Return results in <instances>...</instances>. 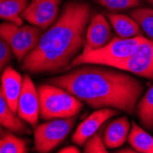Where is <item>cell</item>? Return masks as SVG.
<instances>
[{
	"mask_svg": "<svg viewBox=\"0 0 153 153\" xmlns=\"http://www.w3.org/2000/svg\"><path fill=\"white\" fill-rule=\"evenodd\" d=\"M90 16L89 5L67 3L58 19L42 34L37 47L21 62L23 70L33 74L69 70L83 47Z\"/></svg>",
	"mask_w": 153,
	"mask_h": 153,
	"instance_id": "1",
	"label": "cell"
},
{
	"mask_svg": "<svg viewBox=\"0 0 153 153\" xmlns=\"http://www.w3.org/2000/svg\"><path fill=\"white\" fill-rule=\"evenodd\" d=\"M49 83L61 87L94 109L115 108L132 114L143 92L137 79L114 69L83 66L53 77Z\"/></svg>",
	"mask_w": 153,
	"mask_h": 153,
	"instance_id": "2",
	"label": "cell"
},
{
	"mask_svg": "<svg viewBox=\"0 0 153 153\" xmlns=\"http://www.w3.org/2000/svg\"><path fill=\"white\" fill-rule=\"evenodd\" d=\"M146 39L142 35L129 39L115 37L104 47L94 50L82 58L75 57L70 65V69L80 64H99L117 69Z\"/></svg>",
	"mask_w": 153,
	"mask_h": 153,
	"instance_id": "3",
	"label": "cell"
},
{
	"mask_svg": "<svg viewBox=\"0 0 153 153\" xmlns=\"http://www.w3.org/2000/svg\"><path fill=\"white\" fill-rule=\"evenodd\" d=\"M40 112L42 119L68 118L75 117L83 105L81 100L66 90L49 85H41L39 89Z\"/></svg>",
	"mask_w": 153,
	"mask_h": 153,
	"instance_id": "4",
	"label": "cell"
},
{
	"mask_svg": "<svg viewBox=\"0 0 153 153\" xmlns=\"http://www.w3.org/2000/svg\"><path fill=\"white\" fill-rule=\"evenodd\" d=\"M43 30L34 25H17L12 22L0 24V34L8 43L19 62L32 51L42 36Z\"/></svg>",
	"mask_w": 153,
	"mask_h": 153,
	"instance_id": "5",
	"label": "cell"
},
{
	"mask_svg": "<svg viewBox=\"0 0 153 153\" xmlns=\"http://www.w3.org/2000/svg\"><path fill=\"white\" fill-rule=\"evenodd\" d=\"M75 118H55L40 124L34 129V148L39 153H47L62 143L71 132Z\"/></svg>",
	"mask_w": 153,
	"mask_h": 153,
	"instance_id": "6",
	"label": "cell"
},
{
	"mask_svg": "<svg viewBox=\"0 0 153 153\" xmlns=\"http://www.w3.org/2000/svg\"><path fill=\"white\" fill-rule=\"evenodd\" d=\"M62 0H31L21 17L41 30H48L57 20Z\"/></svg>",
	"mask_w": 153,
	"mask_h": 153,
	"instance_id": "7",
	"label": "cell"
},
{
	"mask_svg": "<svg viewBox=\"0 0 153 153\" xmlns=\"http://www.w3.org/2000/svg\"><path fill=\"white\" fill-rule=\"evenodd\" d=\"M40 112L39 92L29 74L23 77L22 89L18 103V116L32 128H36Z\"/></svg>",
	"mask_w": 153,
	"mask_h": 153,
	"instance_id": "8",
	"label": "cell"
},
{
	"mask_svg": "<svg viewBox=\"0 0 153 153\" xmlns=\"http://www.w3.org/2000/svg\"><path fill=\"white\" fill-rule=\"evenodd\" d=\"M117 69L153 79V39L143 41L131 56L120 63Z\"/></svg>",
	"mask_w": 153,
	"mask_h": 153,
	"instance_id": "9",
	"label": "cell"
},
{
	"mask_svg": "<svg viewBox=\"0 0 153 153\" xmlns=\"http://www.w3.org/2000/svg\"><path fill=\"white\" fill-rule=\"evenodd\" d=\"M112 31L107 19L101 14L94 15L87 27L86 35L82 52L77 58H82L94 50L100 49L111 40Z\"/></svg>",
	"mask_w": 153,
	"mask_h": 153,
	"instance_id": "10",
	"label": "cell"
},
{
	"mask_svg": "<svg viewBox=\"0 0 153 153\" xmlns=\"http://www.w3.org/2000/svg\"><path fill=\"white\" fill-rule=\"evenodd\" d=\"M116 115H117V111L109 107H104L94 111L77 127L73 135L72 141L77 145L82 146L91 136L99 130L105 121Z\"/></svg>",
	"mask_w": 153,
	"mask_h": 153,
	"instance_id": "11",
	"label": "cell"
},
{
	"mask_svg": "<svg viewBox=\"0 0 153 153\" xmlns=\"http://www.w3.org/2000/svg\"><path fill=\"white\" fill-rule=\"evenodd\" d=\"M23 78L15 69L7 66L1 76V88L14 113L18 112V103L22 89Z\"/></svg>",
	"mask_w": 153,
	"mask_h": 153,
	"instance_id": "12",
	"label": "cell"
},
{
	"mask_svg": "<svg viewBox=\"0 0 153 153\" xmlns=\"http://www.w3.org/2000/svg\"><path fill=\"white\" fill-rule=\"evenodd\" d=\"M130 123L127 117H121L110 122L104 132L103 140L107 149L121 147L128 137Z\"/></svg>",
	"mask_w": 153,
	"mask_h": 153,
	"instance_id": "13",
	"label": "cell"
},
{
	"mask_svg": "<svg viewBox=\"0 0 153 153\" xmlns=\"http://www.w3.org/2000/svg\"><path fill=\"white\" fill-rule=\"evenodd\" d=\"M0 125L14 133H18V134L30 133V130L27 129V125L10 108L3 94L1 85H0Z\"/></svg>",
	"mask_w": 153,
	"mask_h": 153,
	"instance_id": "14",
	"label": "cell"
},
{
	"mask_svg": "<svg viewBox=\"0 0 153 153\" xmlns=\"http://www.w3.org/2000/svg\"><path fill=\"white\" fill-rule=\"evenodd\" d=\"M107 18L117 37L122 39H129L141 36L142 30L137 22L126 15L117 13H107Z\"/></svg>",
	"mask_w": 153,
	"mask_h": 153,
	"instance_id": "15",
	"label": "cell"
},
{
	"mask_svg": "<svg viewBox=\"0 0 153 153\" xmlns=\"http://www.w3.org/2000/svg\"><path fill=\"white\" fill-rule=\"evenodd\" d=\"M27 5L29 0H0V19L21 26V14Z\"/></svg>",
	"mask_w": 153,
	"mask_h": 153,
	"instance_id": "16",
	"label": "cell"
},
{
	"mask_svg": "<svg viewBox=\"0 0 153 153\" xmlns=\"http://www.w3.org/2000/svg\"><path fill=\"white\" fill-rule=\"evenodd\" d=\"M128 140L137 152L153 153V137L135 122H132Z\"/></svg>",
	"mask_w": 153,
	"mask_h": 153,
	"instance_id": "17",
	"label": "cell"
},
{
	"mask_svg": "<svg viewBox=\"0 0 153 153\" xmlns=\"http://www.w3.org/2000/svg\"><path fill=\"white\" fill-rule=\"evenodd\" d=\"M137 113L146 128H151L153 127V85L137 104Z\"/></svg>",
	"mask_w": 153,
	"mask_h": 153,
	"instance_id": "18",
	"label": "cell"
},
{
	"mask_svg": "<svg viewBox=\"0 0 153 153\" xmlns=\"http://www.w3.org/2000/svg\"><path fill=\"white\" fill-rule=\"evenodd\" d=\"M27 148L22 138L7 133L0 138V153H26Z\"/></svg>",
	"mask_w": 153,
	"mask_h": 153,
	"instance_id": "19",
	"label": "cell"
},
{
	"mask_svg": "<svg viewBox=\"0 0 153 153\" xmlns=\"http://www.w3.org/2000/svg\"><path fill=\"white\" fill-rule=\"evenodd\" d=\"M130 16L137 22L142 30L153 39V9L148 7L136 8L130 12Z\"/></svg>",
	"mask_w": 153,
	"mask_h": 153,
	"instance_id": "20",
	"label": "cell"
},
{
	"mask_svg": "<svg viewBox=\"0 0 153 153\" xmlns=\"http://www.w3.org/2000/svg\"><path fill=\"white\" fill-rule=\"evenodd\" d=\"M95 2L113 12L129 9L140 5V0H95Z\"/></svg>",
	"mask_w": 153,
	"mask_h": 153,
	"instance_id": "21",
	"label": "cell"
},
{
	"mask_svg": "<svg viewBox=\"0 0 153 153\" xmlns=\"http://www.w3.org/2000/svg\"><path fill=\"white\" fill-rule=\"evenodd\" d=\"M83 151L85 153H107V148L101 137V131H97L91 136L83 144Z\"/></svg>",
	"mask_w": 153,
	"mask_h": 153,
	"instance_id": "22",
	"label": "cell"
},
{
	"mask_svg": "<svg viewBox=\"0 0 153 153\" xmlns=\"http://www.w3.org/2000/svg\"><path fill=\"white\" fill-rule=\"evenodd\" d=\"M12 50L8 43L0 34V73H1L7 64L11 61Z\"/></svg>",
	"mask_w": 153,
	"mask_h": 153,
	"instance_id": "23",
	"label": "cell"
},
{
	"mask_svg": "<svg viewBox=\"0 0 153 153\" xmlns=\"http://www.w3.org/2000/svg\"><path fill=\"white\" fill-rule=\"evenodd\" d=\"M58 152L59 153H79L81 151L75 146H68V147H65V148L60 149Z\"/></svg>",
	"mask_w": 153,
	"mask_h": 153,
	"instance_id": "24",
	"label": "cell"
},
{
	"mask_svg": "<svg viewBox=\"0 0 153 153\" xmlns=\"http://www.w3.org/2000/svg\"><path fill=\"white\" fill-rule=\"evenodd\" d=\"M147 1H148L150 5H152V6H153V0H147Z\"/></svg>",
	"mask_w": 153,
	"mask_h": 153,
	"instance_id": "25",
	"label": "cell"
},
{
	"mask_svg": "<svg viewBox=\"0 0 153 153\" xmlns=\"http://www.w3.org/2000/svg\"><path fill=\"white\" fill-rule=\"evenodd\" d=\"M1 131H2L1 130V125H0V134H1Z\"/></svg>",
	"mask_w": 153,
	"mask_h": 153,
	"instance_id": "26",
	"label": "cell"
}]
</instances>
